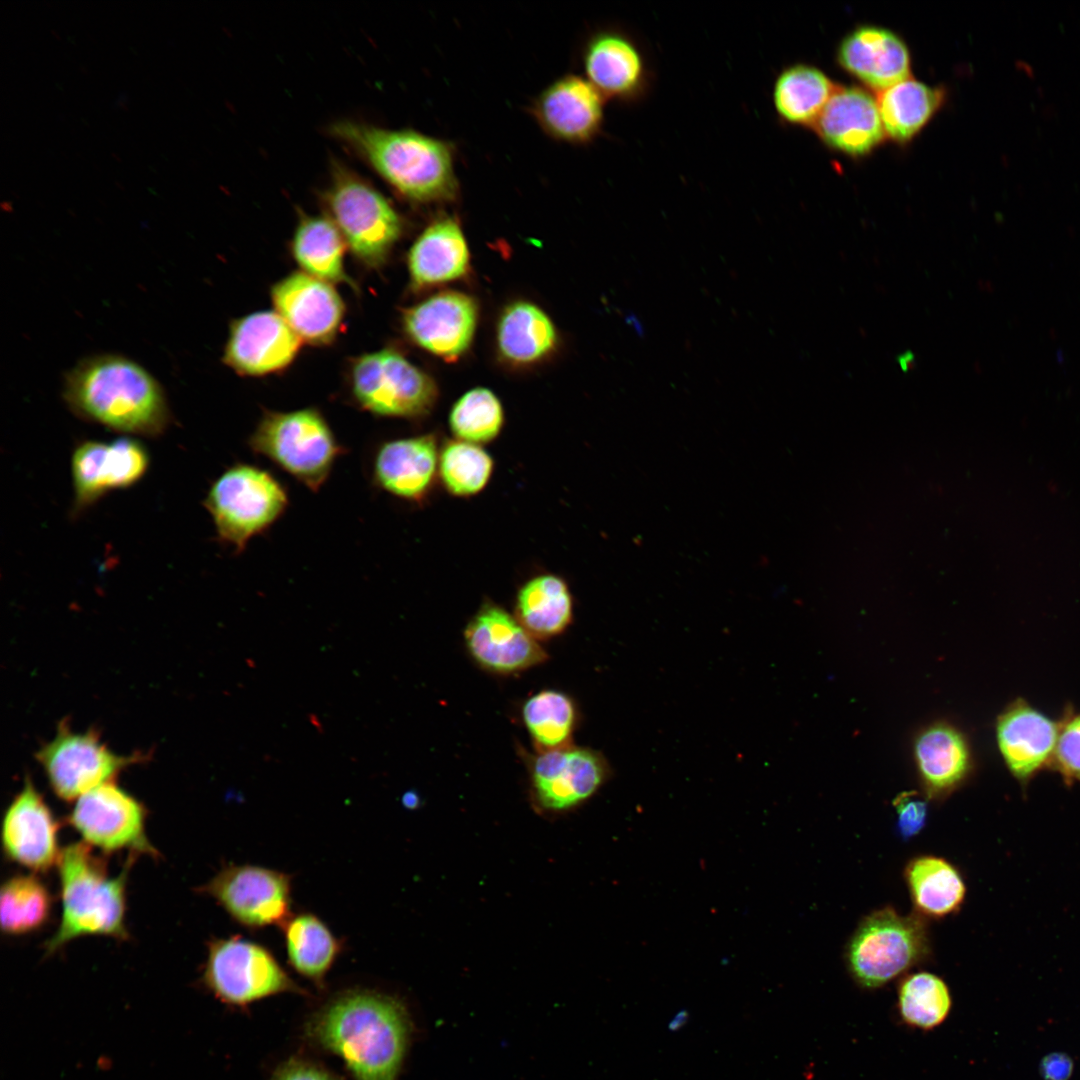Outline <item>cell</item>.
<instances>
[{
	"mask_svg": "<svg viewBox=\"0 0 1080 1080\" xmlns=\"http://www.w3.org/2000/svg\"><path fill=\"white\" fill-rule=\"evenodd\" d=\"M896 831L902 840L919 834L927 822L928 802L914 791L902 792L893 801Z\"/></svg>",
	"mask_w": 1080,
	"mask_h": 1080,
	"instance_id": "cell-43",
	"label": "cell"
},
{
	"mask_svg": "<svg viewBox=\"0 0 1080 1080\" xmlns=\"http://www.w3.org/2000/svg\"><path fill=\"white\" fill-rule=\"evenodd\" d=\"M515 614L536 639L560 634L573 617V599L566 581L552 573L531 577L517 591Z\"/></svg>",
	"mask_w": 1080,
	"mask_h": 1080,
	"instance_id": "cell-30",
	"label": "cell"
},
{
	"mask_svg": "<svg viewBox=\"0 0 1080 1080\" xmlns=\"http://www.w3.org/2000/svg\"><path fill=\"white\" fill-rule=\"evenodd\" d=\"M111 155H112V156H113V157H114V158H115V159H116L117 161H120V160H119V158H118V157H117V156H116V155H115L114 153H112Z\"/></svg>",
	"mask_w": 1080,
	"mask_h": 1080,
	"instance_id": "cell-49",
	"label": "cell"
},
{
	"mask_svg": "<svg viewBox=\"0 0 1080 1080\" xmlns=\"http://www.w3.org/2000/svg\"><path fill=\"white\" fill-rule=\"evenodd\" d=\"M2 846L13 862L46 872L58 864V823L30 778L8 805L2 821Z\"/></svg>",
	"mask_w": 1080,
	"mask_h": 1080,
	"instance_id": "cell-19",
	"label": "cell"
},
{
	"mask_svg": "<svg viewBox=\"0 0 1080 1080\" xmlns=\"http://www.w3.org/2000/svg\"><path fill=\"white\" fill-rule=\"evenodd\" d=\"M54 794L75 801L92 789L114 781L128 766L143 760L138 753L123 756L101 741L94 729L76 732L62 720L55 736L36 752Z\"/></svg>",
	"mask_w": 1080,
	"mask_h": 1080,
	"instance_id": "cell-11",
	"label": "cell"
},
{
	"mask_svg": "<svg viewBox=\"0 0 1080 1080\" xmlns=\"http://www.w3.org/2000/svg\"><path fill=\"white\" fill-rule=\"evenodd\" d=\"M1059 732L1052 768L1062 779L1072 785L1080 783V711L1067 709L1059 719Z\"/></svg>",
	"mask_w": 1080,
	"mask_h": 1080,
	"instance_id": "cell-41",
	"label": "cell"
},
{
	"mask_svg": "<svg viewBox=\"0 0 1080 1080\" xmlns=\"http://www.w3.org/2000/svg\"><path fill=\"white\" fill-rule=\"evenodd\" d=\"M288 495L268 471L239 463L224 471L205 499L218 538L242 552L255 536L270 528L285 512Z\"/></svg>",
	"mask_w": 1080,
	"mask_h": 1080,
	"instance_id": "cell-8",
	"label": "cell"
},
{
	"mask_svg": "<svg viewBox=\"0 0 1080 1080\" xmlns=\"http://www.w3.org/2000/svg\"><path fill=\"white\" fill-rule=\"evenodd\" d=\"M605 100L586 78L569 74L540 93L531 113L552 138L570 144H587L602 131Z\"/></svg>",
	"mask_w": 1080,
	"mask_h": 1080,
	"instance_id": "cell-20",
	"label": "cell"
},
{
	"mask_svg": "<svg viewBox=\"0 0 1080 1080\" xmlns=\"http://www.w3.org/2000/svg\"><path fill=\"white\" fill-rule=\"evenodd\" d=\"M1055 111H1056V109H1055V107L1053 105H1047V106L1043 107V109H1042V113L1046 117H1051V116L1055 115Z\"/></svg>",
	"mask_w": 1080,
	"mask_h": 1080,
	"instance_id": "cell-48",
	"label": "cell"
},
{
	"mask_svg": "<svg viewBox=\"0 0 1080 1080\" xmlns=\"http://www.w3.org/2000/svg\"><path fill=\"white\" fill-rule=\"evenodd\" d=\"M113 463V489L127 488L142 478L149 459L136 440L122 437L109 443Z\"/></svg>",
	"mask_w": 1080,
	"mask_h": 1080,
	"instance_id": "cell-42",
	"label": "cell"
},
{
	"mask_svg": "<svg viewBox=\"0 0 1080 1080\" xmlns=\"http://www.w3.org/2000/svg\"><path fill=\"white\" fill-rule=\"evenodd\" d=\"M64 399L77 415L121 432L157 436L171 421L156 379L120 355L81 360L65 376Z\"/></svg>",
	"mask_w": 1080,
	"mask_h": 1080,
	"instance_id": "cell-2",
	"label": "cell"
},
{
	"mask_svg": "<svg viewBox=\"0 0 1080 1080\" xmlns=\"http://www.w3.org/2000/svg\"><path fill=\"white\" fill-rule=\"evenodd\" d=\"M812 128L828 147L852 157L869 154L886 137L877 98L856 86L837 87Z\"/></svg>",
	"mask_w": 1080,
	"mask_h": 1080,
	"instance_id": "cell-24",
	"label": "cell"
},
{
	"mask_svg": "<svg viewBox=\"0 0 1080 1080\" xmlns=\"http://www.w3.org/2000/svg\"><path fill=\"white\" fill-rule=\"evenodd\" d=\"M350 384L358 406L381 417L419 419L431 412L438 398L434 380L388 348L355 359Z\"/></svg>",
	"mask_w": 1080,
	"mask_h": 1080,
	"instance_id": "cell-10",
	"label": "cell"
},
{
	"mask_svg": "<svg viewBox=\"0 0 1080 1080\" xmlns=\"http://www.w3.org/2000/svg\"><path fill=\"white\" fill-rule=\"evenodd\" d=\"M912 903L921 916L943 918L960 910L966 885L959 870L933 855L912 858L904 869Z\"/></svg>",
	"mask_w": 1080,
	"mask_h": 1080,
	"instance_id": "cell-29",
	"label": "cell"
},
{
	"mask_svg": "<svg viewBox=\"0 0 1080 1080\" xmlns=\"http://www.w3.org/2000/svg\"><path fill=\"white\" fill-rule=\"evenodd\" d=\"M942 88L911 77L879 93V112L886 137L897 143L912 140L943 104Z\"/></svg>",
	"mask_w": 1080,
	"mask_h": 1080,
	"instance_id": "cell-32",
	"label": "cell"
},
{
	"mask_svg": "<svg viewBox=\"0 0 1080 1080\" xmlns=\"http://www.w3.org/2000/svg\"><path fill=\"white\" fill-rule=\"evenodd\" d=\"M346 248L344 238L327 216L300 217L291 250L302 272L332 285L354 287L344 266Z\"/></svg>",
	"mask_w": 1080,
	"mask_h": 1080,
	"instance_id": "cell-31",
	"label": "cell"
},
{
	"mask_svg": "<svg viewBox=\"0 0 1080 1080\" xmlns=\"http://www.w3.org/2000/svg\"><path fill=\"white\" fill-rule=\"evenodd\" d=\"M52 895L35 875L8 878L0 891L2 931L11 936L34 932L43 927L52 911Z\"/></svg>",
	"mask_w": 1080,
	"mask_h": 1080,
	"instance_id": "cell-35",
	"label": "cell"
},
{
	"mask_svg": "<svg viewBox=\"0 0 1080 1080\" xmlns=\"http://www.w3.org/2000/svg\"><path fill=\"white\" fill-rule=\"evenodd\" d=\"M839 65L878 93L910 77L911 57L893 31L863 25L848 33L837 50Z\"/></svg>",
	"mask_w": 1080,
	"mask_h": 1080,
	"instance_id": "cell-25",
	"label": "cell"
},
{
	"mask_svg": "<svg viewBox=\"0 0 1080 1080\" xmlns=\"http://www.w3.org/2000/svg\"><path fill=\"white\" fill-rule=\"evenodd\" d=\"M202 983L216 999L232 1007L282 994L308 995L263 945L241 936L215 938L208 944Z\"/></svg>",
	"mask_w": 1080,
	"mask_h": 1080,
	"instance_id": "cell-9",
	"label": "cell"
},
{
	"mask_svg": "<svg viewBox=\"0 0 1080 1080\" xmlns=\"http://www.w3.org/2000/svg\"><path fill=\"white\" fill-rule=\"evenodd\" d=\"M493 470V458L480 445L454 439L440 449L438 475L453 496L477 495L489 483Z\"/></svg>",
	"mask_w": 1080,
	"mask_h": 1080,
	"instance_id": "cell-37",
	"label": "cell"
},
{
	"mask_svg": "<svg viewBox=\"0 0 1080 1080\" xmlns=\"http://www.w3.org/2000/svg\"><path fill=\"white\" fill-rule=\"evenodd\" d=\"M1059 720H1054L1023 698L1010 702L998 715L995 739L1009 773L1022 785L1050 768Z\"/></svg>",
	"mask_w": 1080,
	"mask_h": 1080,
	"instance_id": "cell-16",
	"label": "cell"
},
{
	"mask_svg": "<svg viewBox=\"0 0 1080 1080\" xmlns=\"http://www.w3.org/2000/svg\"><path fill=\"white\" fill-rule=\"evenodd\" d=\"M248 929L283 925L291 914V877L256 865H225L199 888Z\"/></svg>",
	"mask_w": 1080,
	"mask_h": 1080,
	"instance_id": "cell-13",
	"label": "cell"
},
{
	"mask_svg": "<svg viewBox=\"0 0 1080 1080\" xmlns=\"http://www.w3.org/2000/svg\"><path fill=\"white\" fill-rule=\"evenodd\" d=\"M523 722L534 743L543 751L567 746L576 723V709L566 694L543 690L522 707Z\"/></svg>",
	"mask_w": 1080,
	"mask_h": 1080,
	"instance_id": "cell-36",
	"label": "cell"
},
{
	"mask_svg": "<svg viewBox=\"0 0 1080 1080\" xmlns=\"http://www.w3.org/2000/svg\"><path fill=\"white\" fill-rule=\"evenodd\" d=\"M439 454L438 439L432 433L385 441L374 453L372 480L394 497L421 503L439 477Z\"/></svg>",
	"mask_w": 1080,
	"mask_h": 1080,
	"instance_id": "cell-23",
	"label": "cell"
},
{
	"mask_svg": "<svg viewBox=\"0 0 1080 1080\" xmlns=\"http://www.w3.org/2000/svg\"><path fill=\"white\" fill-rule=\"evenodd\" d=\"M836 89L822 70L810 64L794 63L777 74L772 104L782 122L812 128Z\"/></svg>",
	"mask_w": 1080,
	"mask_h": 1080,
	"instance_id": "cell-28",
	"label": "cell"
},
{
	"mask_svg": "<svg viewBox=\"0 0 1080 1080\" xmlns=\"http://www.w3.org/2000/svg\"><path fill=\"white\" fill-rule=\"evenodd\" d=\"M586 79L605 98L636 104L649 93L653 72L640 42L618 28L593 33L582 53Z\"/></svg>",
	"mask_w": 1080,
	"mask_h": 1080,
	"instance_id": "cell-14",
	"label": "cell"
},
{
	"mask_svg": "<svg viewBox=\"0 0 1080 1080\" xmlns=\"http://www.w3.org/2000/svg\"><path fill=\"white\" fill-rule=\"evenodd\" d=\"M271 299L276 312L302 341L327 345L337 336L345 310L332 284L294 272L272 287Z\"/></svg>",
	"mask_w": 1080,
	"mask_h": 1080,
	"instance_id": "cell-21",
	"label": "cell"
},
{
	"mask_svg": "<svg viewBox=\"0 0 1080 1080\" xmlns=\"http://www.w3.org/2000/svg\"><path fill=\"white\" fill-rule=\"evenodd\" d=\"M323 195L327 217L348 249L365 266L383 265L403 232L399 213L376 188L352 170L333 162Z\"/></svg>",
	"mask_w": 1080,
	"mask_h": 1080,
	"instance_id": "cell-5",
	"label": "cell"
},
{
	"mask_svg": "<svg viewBox=\"0 0 1080 1080\" xmlns=\"http://www.w3.org/2000/svg\"><path fill=\"white\" fill-rule=\"evenodd\" d=\"M68 822L84 843L105 853L129 850L132 855H159L146 834L144 805L115 781L75 800Z\"/></svg>",
	"mask_w": 1080,
	"mask_h": 1080,
	"instance_id": "cell-12",
	"label": "cell"
},
{
	"mask_svg": "<svg viewBox=\"0 0 1080 1080\" xmlns=\"http://www.w3.org/2000/svg\"><path fill=\"white\" fill-rule=\"evenodd\" d=\"M532 798L543 812L571 810L592 797L608 777L596 751L564 746L538 754L530 767Z\"/></svg>",
	"mask_w": 1080,
	"mask_h": 1080,
	"instance_id": "cell-15",
	"label": "cell"
},
{
	"mask_svg": "<svg viewBox=\"0 0 1080 1080\" xmlns=\"http://www.w3.org/2000/svg\"><path fill=\"white\" fill-rule=\"evenodd\" d=\"M555 327L538 306L516 302L505 308L497 325V346L510 363L527 365L546 357L555 347Z\"/></svg>",
	"mask_w": 1080,
	"mask_h": 1080,
	"instance_id": "cell-33",
	"label": "cell"
},
{
	"mask_svg": "<svg viewBox=\"0 0 1080 1080\" xmlns=\"http://www.w3.org/2000/svg\"><path fill=\"white\" fill-rule=\"evenodd\" d=\"M301 343L276 311L254 312L231 323L223 361L241 375H268L290 365Z\"/></svg>",
	"mask_w": 1080,
	"mask_h": 1080,
	"instance_id": "cell-18",
	"label": "cell"
},
{
	"mask_svg": "<svg viewBox=\"0 0 1080 1080\" xmlns=\"http://www.w3.org/2000/svg\"><path fill=\"white\" fill-rule=\"evenodd\" d=\"M478 318L475 301L457 291H444L407 309L403 327L422 349L446 360L457 359L470 346Z\"/></svg>",
	"mask_w": 1080,
	"mask_h": 1080,
	"instance_id": "cell-22",
	"label": "cell"
},
{
	"mask_svg": "<svg viewBox=\"0 0 1080 1080\" xmlns=\"http://www.w3.org/2000/svg\"><path fill=\"white\" fill-rule=\"evenodd\" d=\"M1073 1068L1071 1058L1064 1053H1051L1040 1064V1072L1046 1080H1067Z\"/></svg>",
	"mask_w": 1080,
	"mask_h": 1080,
	"instance_id": "cell-45",
	"label": "cell"
},
{
	"mask_svg": "<svg viewBox=\"0 0 1080 1080\" xmlns=\"http://www.w3.org/2000/svg\"><path fill=\"white\" fill-rule=\"evenodd\" d=\"M271 1080H337L331 1073L314 1063L291 1059L282 1064Z\"/></svg>",
	"mask_w": 1080,
	"mask_h": 1080,
	"instance_id": "cell-44",
	"label": "cell"
},
{
	"mask_svg": "<svg viewBox=\"0 0 1080 1080\" xmlns=\"http://www.w3.org/2000/svg\"><path fill=\"white\" fill-rule=\"evenodd\" d=\"M952 999L946 983L930 972L903 978L898 987V1007L904 1022L929 1030L940 1025L951 1010Z\"/></svg>",
	"mask_w": 1080,
	"mask_h": 1080,
	"instance_id": "cell-38",
	"label": "cell"
},
{
	"mask_svg": "<svg viewBox=\"0 0 1080 1080\" xmlns=\"http://www.w3.org/2000/svg\"><path fill=\"white\" fill-rule=\"evenodd\" d=\"M464 637L473 659L495 673L519 672L547 659L536 638L518 619L491 601L484 602L471 618Z\"/></svg>",
	"mask_w": 1080,
	"mask_h": 1080,
	"instance_id": "cell-17",
	"label": "cell"
},
{
	"mask_svg": "<svg viewBox=\"0 0 1080 1080\" xmlns=\"http://www.w3.org/2000/svg\"><path fill=\"white\" fill-rule=\"evenodd\" d=\"M132 857L122 872L110 876L89 845L76 842L62 849L58 861L61 919L44 945L50 955L83 936L127 939L126 884Z\"/></svg>",
	"mask_w": 1080,
	"mask_h": 1080,
	"instance_id": "cell-4",
	"label": "cell"
},
{
	"mask_svg": "<svg viewBox=\"0 0 1080 1080\" xmlns=\"http://www.w3.org/2000/svg\"><path fill=\"white\" fill-rule=\"evenodd\" d=\"M930 952L921 915H902L891 907L873 911L851 935L845 960L864 988H878L922 962Z\"/></svg>",
	"mask_w": 1080,
	"mask_h": 1080,
	"instance_id": "cell-7",
	"label": "cell"
},
{
	"mask_svg": "<svg viewBox=\"0 0 1080 1080\" xmlns=\"http://www.w3.org/2000/svg\"><path fill=\"white\" fill-rule=\"evenodd\" d=\"M407 264L415 289L464 276L469 268V250L459 223L452 217L433 221L411 246Z\"/></svg>",
	"mask_w": 1080,
	"mask_h": 1080,
	"instance_id": "cell-26",
	"label": "cell"
},
{
	"mask_svg": "<svg viewBox=\"0 0 1080 1080\" xmlns=\"http://www.w3.org/2000/svg\"><path fill=\"white\" fill-rule=\"evenodd\" d=\"M330 133L409 201L443 202L458 193L453 150L445 141L414 130L348 120L334 123Z\"/></svg>",
	"mask_w": 1080,
	"mask_h": 1080,
	"instance_id": "cell-3",
	"label": "cell"
},
{
	"mask_svg": "<svg viewBox=\"0 0 1080 1080\" xmlns=\"http://www.w3.org/2000/svg\"><path fill=\"white\" fill-rule=\"evenodd\" d=\"M503 425L504 411L500 400L483 387L463 394L449 414V427L455 439L477 445L497 438Z\"/></svg>",
	"mask_w": 1080,
	"mask_h": 1080,
	"instance_id": "cell-39",
	"label": "cell"
},
{
	"mask_svg": "<svg viewBox=\"0 0 1080 1080\" xmlns=\"http://www.w3.org/2000/svg\"><path fill=\"white\" fill-rule=\"evenodd\" d=\"M1015 65H1016L1017 68L1024 69L1025 72L1029 76L1034 77V75H1035L1034 68L1028 62H1026L1024 60L1017 59L1015 61Z\"/></svg>",
	"mask_w": 1080,
	"mask_h": 1080,
	"instance_id": "cell-47",
	"label": "cell"
},
{
	"mask_svg": "<svg viewBox=\"0 0 1080 1080\" xmlns=\"http://www.w3.org/2000/svg\"><path fill=\"white\" fill-rule=\"evenodd\" d=\"M306 1032L316 1045L339 1057L354 1080H398L412 1023L397 998L352 989L318 1009Z\"/></svg>",
	"mask_w": 1080,
	"mask_h": 1080,
	"instance_id": "cell-1",
	"label": "cell"
},
{
	"mask_svg": "<svg viewBox=\"0 0 1080 1080\" xmlns=\"http://www.w3.org/2000/svg\"><path fill=\"white\" fill-rule=\"evenodd\" d=\"M289 965L318 987L342 950V943L316 915H291L281 926Z\"/></svg>",
	"mask_w": 1080,
	"mask_h": 1080,
	"instance_id": "cell-34",
	"label": "cell"
},
{
	"mask_svg": "<svg viewBox=\"0 0 1080 1080\" xmlns=\"http://www.w3.org/2000/svg\"><path fill=\"white\" fill-rule=\"evenodd\" d=\"M689 1017H690L689 1013L686 1010L679 1011L668 1022V1024H667L668 1030L671 1031V1032H676V1031L680 1030L683 1026H685L688 1023Z\"/></svg>",
	"mask_w": 1080,
	"mask_h": 1080,
	"instance_id": "cell-46",
	"label": "cell"
},
{
	"mask_svg": "<svg viewBox=\"0 0 1080 1080\" xmlns=\"http://www.w3.org/2000/svg\"><path fill=\"white\" fill-rule=\"evenodd\" d=\"M106 449L107 443L87 441L73 453L72 478L78 509L87 507L107 492L103 478Z\"/></svg>",
	"mask_w": 1080,
	"mask_h": 1080,
	"instance_id": "cell-40",
	"label": "cell"
},
{
	"mask_svg": "<svg viewBox=\"0 0 1080 1080\" xmlns=\"http://www.w3.org/2000/svg\"><path fill=\"white\" fill-rule=\"evenodd\" d=\"M914 757L920 780L931 798H942L954 791L972 769L966 738L946 723H935L918 735Z\"/></svg>",
	"mask_w": 1080,
	"mask_h": 1080,
	"instance_id": "cell-27",
	"label": "cell"
},
{
	"mask_svg": "<svg viewBox=\"0 0 1080 1080\" xmlns=\"http://www.w3.org/2000/svg\"><path fill=\"white\" fill-rule=\"evenodd\" d=\"M51 32L58 37L57 33L54 30H51Z\"/></svg>",
	"mask_w": 1080,
	"mask_h": 1080,
	"instance_id": "cell-50",
	"label": "cell"
},
{
	"mask_svg": "<svg viewBox=\"0 0 1080 1080\" xmlns=\"http://www.w3.org/2000/svg\"><path fill=\"white\" fill-rule=\"evenodd\" d=\"M248 446L313 492L326 482L336 459L344 453L328 422L315 408L265 411Z\"/></svg>",
	"mask_w": 1080,
	"mask_h": 1080,
	"instance_id": "cell-6",
	"label": "cell"
}]
</instances>
